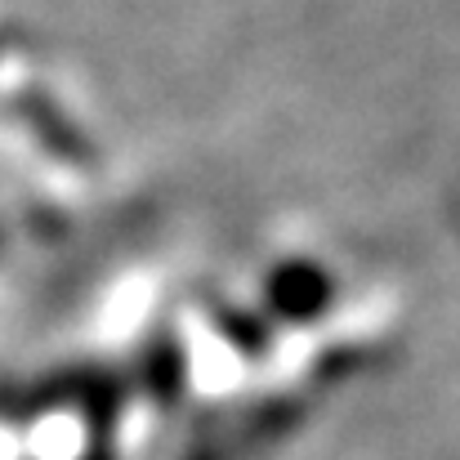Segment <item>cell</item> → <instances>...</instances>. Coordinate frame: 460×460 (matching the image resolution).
Instances as JSON below:
<instances>
[{
	"label": "cell",
	"mask_w": 460,
	"mask_h": 460,
	"mask_svg": "<svg viewBox=\"0 0 460 460\" xmlns=\"http://www.w3.org/2000/svg\"><path fill=\"white\" fill-rule=\"evenodd\" d=\"M331 300H335V282L308 260H291L269 278V305L287 322H313Z\"/></svg>",
	"instance_id": "1"
},
{
	"label": "cell",
	"mask_w": 460,
	"mask_h": 460,
	"mask_svg": "<svg viewBox=\"0 0 460 460\" xmlns=\"http://www.w3.org/2000/svg\"><path fill=\"white\" fill-rule=\"evenodd\" d=\"M296 420H300V402H269V407H260V411L246 420L242 438H246L251 447H269V443H278L282 434H291Z\"/></svg>",
	"instance_id": "2"
},
{
	"label": "cell",
	"mask_w": 460,
	"mask_h": 460,
	"mask_svg": "<svg viewBox=\"0 0 460 460\" xmlns=\"http://www.w3.org/2000/svg\"><path fill=\"white\" fill-rule=\"evenodd\" d=\"M148 385H153V394L161 402H170L183 385V353L170 340H161L153 349V358H148Z\"/></svg>",
	"instance_id": "3"
},
{
	"label": "cell",
	"mask_w": 460,
	"mask_h": 460,
	"mask_svg": "<svg viewBox=\"0 0 460 460\" xmlns=\"http://www.w3.org/2000/svg\"><path fill=\"white\" fill-rule=\"evenodd\" d=\"M27 117L36 121V130H40V135H45V139H49V144H54L63 156H72V161H81V156H85V144H81V139H76L67 126H58V117H54L45 103L27 99Z\"/></svg>",
	"instance_id": "4"
},
{
	"label": "cell",
	"mask_w": 460,
	"mask_h": 460,
	"mask_svg": "<svg viewBox=\"0 0 460 460\" xmlns=\"http://www.w3.org/2000/svg\"><path fill=\"white\" fill-rule=\"evenodd\" d=\"M215 322H219V331H228L246 353H255V349H264V344H269L264 326H260V322H251V326H246V322H242V313H233V308H219V313H215Z\"/></svg>",
	"instance_id": "5"
},
{
	"label": "cell",
	"mask_w": 460,
	"mask_h": 460,
	"mask_svg": "<svg viewBox=\"0 0 460 460\" xmlns=\"http://www.w3.org/2000/svg\"><path fill=\"white\" fill-rule=\"evenodd\" d=\"M188 460H219V452H210V447H197Z\"/></svg>",
	"instance_id": "6"
}]
</instances>
